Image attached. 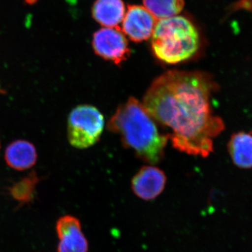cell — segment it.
<instances>
[{"label": "cell", "mask_w": 252, "mask_h": 252, "mask_svg": "<svg viewBox=\"0 0 252 252\" xmlns=\"http://www.w3.org/2000/svg\"><path fill=\"white\" fill-rule=\"evenodd\" d=\"M144 6L157 20L178 16L185 0H143Z\"/></svg>", "instance_id": "7c38bea8"}, {"label": "cell", "mask_w": 252, "mask_h": 252, "mask_svg": "<svg viewBox=\"0 0 252 252\" xmlns=\"http://www.w3.org/2000/svg\"><path fill=\"white\" fill-rule=\"evenodd\" d=\"M228 152L232 162L238 168H252V132L240 131L228 141Z\"/></svg>", "instance_id": "30bf717a"}, {"label": "cell", "mask_w": 252, "mask_h": 252, "mask_svg": "<svg viewBox=\"0 0 252 252\" xmlns=\"http://www.w3.org/2000/svg\"><path fill=\"white\" fill-rule=\"evenodd\" d=\"M92 46L97 56L116 64L124 62L130 55L127 38L117 28H103L95 32Z\"/></svg>", "instance_id": "5b68a950"}, {"label": "cell", "mask_w": 252, "mask_h": 252, "mask_svg": "<svg viewBox=\"0 0 252 252\" xmlns=\"http://www.w3.org/2000/svg\"><path fill=\"white\" fill-rule=\"evenodd\" d=\"M39 0H24L25 3L26 4L29 5V6H32V5L35 4Z\"/></svg>", "instance_id": "5bb4252c"}, {"label": "cell", "mask_w": 252, "mask_h": 252, "mask_svg": "<svg viewBox=\"0 0 252 252\" xmlns=\"http://www.w3.org/2000/svg\"><path fill=\"white\" fill-rule=\"evenodd\" d=\"M59 238L57 252H88L89 243L81 229L80 220L72 215L59 219L56 225Z\"/></svg>", "instance_id": "ba28073f"}, {"label": "cell", "mask_w": 252, "mask_h": 252, "mask_svg": "<svg viewBox=\"0 0 252 252\" xmlns=\"http://www.w3.org/2000/svg\"><path fill=\"white\" fill-rule=\"evenodd\" d=\"M111 132L144 161L154 165L165 156L167 139L138 99L130 97L118 107L107 124Z\"/></svg>", "instance_id": "7a4b0ae2"}, {"label": "cell", "mask_w": 252, "mask_h": 252, "mask_svg": "<svg viewBox=\"0 0 252 252\" xmlns=\"http://www.w3.org/2000/svg\"><path fill=\"white\" fill-rule=\"evenodd\" d=\"M123 0H96L92 7L94 21L104 28H117L126 14Z\"/></svg>", "instance_id": "8fae6325"}, {"label": "cell", "mask_w": 252, "mask_h": 252, "mask_svg": "<svg viewBox=\"0 0 252 252\" xmlns=\"http://www.w3.org/2000/svg\"><path fill=\"white\" fill-rule=\"evenodd\" d=\"M104 127V117L98 109L89 104L77 106L68 116V142L76 149L89 148L98 142Z\"/></svg>", "instance_id": "277c9868"}, {"label": "cell", "mask_w": 252, "mask_h": 252, "mask_svg": "<svg viewBox=\"0 0 252 252\" xmlns=\"http://www.w3.org/2000/svg\"><path fill=\"white\" fill-rule=\"evenodd\" d=\"M166 182V175L162 170L154 165H145L132 177L131 189L136 196L149 201L162 193Z\"/></svg>", "instance_id": "52a82bcc"}, {"label": "cell", "mask_w": 252, "mask_h": 252, "mask_svg": "<svg viewBox=\"0 0 252 252\" xmlns=\"http://www.w3.org/2000/svg\"><path fill=\"white\" fill-rule=\"evenodd\" d=\"M198 30L182 16L158 20L152 35V49L158 61L169 64L188 61L200 50Z\"/></svg>", "instance_id": "3957f363"}, {"label": "cell", "mask_w": 252, "mask_h": 252, "mask_svg": "<svg viewBox=\"0 0 252 252\" xmlns=\"http://www.w3.org/2000/svg\"><path fill=\"white\" fill-rule=\"evenodd\" d=\"M4 160L11 168L18 171H25L35 165L37 152L34 144L29 141L15 140L6 147Z\"/></svg>", "instance_id": "9c48e42d"}, {"label": "cell", "mask_w": 252, "mask_h": 252, "mask_svg": "<svg viewBox=\"0 0 252 252\" xmlns=\"http://www.w3.org/2000/svg\"><path fill=\"white\" fill-rule=\"evenodd\" d=\"M158 20L140 5H130L122 21V32L131 40L142 42L152 35Z\"/></svg>", "instance_id": "8992f818"}, {"label": "cell", "mask_w": 252, "mask_h": 252, "mask_svg": "<svg viewBox=\"0 0 252 252\" xmlns=\"http://www.w3.org/2000/svg\"><path fill=\"white\" fill-rule=\"evenodd\" d=\"M38 182L39 179L36 177V174L32 173L11 187L10 189L11 195L18 203H27L32 198L34 189Z\"/></svg>", "instance_id": "4fadbf2b"}, {"label": "cell", "mask_w": 252, "mask_h": 252, "mask_svg": "<svg viewBox=\"0 0 252 252\" xmlns=\"http://www.w3.org/2000/svg\"><path fill=\"white\" fill-rule=\"evenodd\" d=\"M218 85L202 71L170 70L154 80L142 104L158 125L167 130L174 148L189 155L207 157L213 140L225 129L214 114L211 97Z\"/></svg>", "instance_id": "6da1fadb"}]
</instances>
